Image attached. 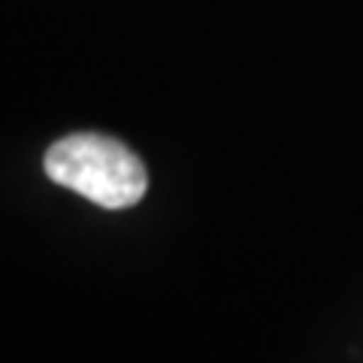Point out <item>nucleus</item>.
<instances>
[{"label":"nucleus","instance_id":"f257e3e1","mask_svg":"<svg viewBox=\"0 0 363 363\" xmlns=\"http://www.w3.org/2000/svg\"><path fill=\"white\" fill-rule=\"evenodd\" d=\"M45 173L104 209L136 206L145 194V167L128 145L104 133L64 136L45 152Z\"/></svg>","mask_w":363,"mask_h":363}]
</instances>
